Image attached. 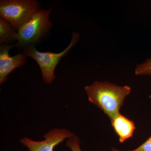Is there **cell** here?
Returning <instances> with one entry per match:
<instances>
[{
	"label": "cell",
	"instance_id": "cell-1",
	"mask_svg": "<svg viewBox=\"0 0 151 151\" xmlns=\"http://www.w3.org/2000/svg\"><path fill=\"white\" fill-rule=\"evenodd\" d=\"M85 90L89 101L101 109L112 122L120 113V108L131 92V88L108 81H96L85 86Z\"/></svg>",
	"mask_w": 151,
	"mask_h": 151
},
{
	"label": "cell",
	"instance_id": "cell-2",
	"mask_svg": "<svg viewBox=\"0 0 151 151\" xmlns=\"http://www.w3.org/2000/svg\"><path fill=\"white\" fill-rule=\"evenodd\" d=\"M51 10L40 9L19 27L15 47L23 51L40 42L52 27L49 17Z\"/></svg>",
	"mask_w": 151,
	"mask_h": 151
},
{
	"label": "cell",
	"instance_id": "cell-3",
	"mask_svg": "<svg viewBox=\"0 0 151 151\" xmlns=\"http://www.w3.org/2000/svg\"><path fill=\"white\" fill-rule=\"evenodd\" d=\"M79 38V33L73 32L70 44L64 50L60 53L38 51L34 46L28 47L22 52L27 56L32 58L37 62L40 67L44 82L46 84H51L56 78L54 71L57 65L61 58L66 55L78 42Z\"/></svg>",
	"mask_w": 151,
	"mask_h": 151
},
{
	"label": "cell",
	"instance_id": "cell-4",
	"mask_svg": "<svg viewBox=\"0 0 151 151\" xmlns=\"http://www.w3.org/2000/svg\"><path fill=\"white\" fill-rule=\"evenodd\" d=\"M35 0H1L0 17L5 19L17 31L37 11L40 9Z\"/></svg>",
	"mask_w": 151,
	"mask_h": 151
},
{
	"label": "cell",
	"instance_id": "cell-5",
	"mask_svg": "<svg viewBox=\"0 0 151 151\" xmlns=\"http://www.w3.org/2000/svg\"><path fill=\"white\" fill-rule=\"evenodd\" d=\"M73 135L66 129H55L45 134L43 141L38 142L24 137L21 139L20 142L29 151H53L55 147Z\"/></svg>",
	"mask_w": 151,
	"mask_h": 151
},
{
	"label": "cell",
	"instance_id": "cell-6",
	"mask_svg": "<svg viewBox=\"0 0 151 151\" xmlns=\"http://www.w3.org/2000/svg\"><path fill=\"white\" fill-rule=\"evenodd\" d=\"M15 45L1 44L0 46V84L6 82L10 73L26 63V55L23 52L11 56L9 52Z\"/></svg>",
	"mask_w": 151,
	"mask_h": 151
},
{
	"label": "cell",
	"instance_id": "cell-7",
	"mask_svg": "<svg viewBox=\"0 0 151 151\" xmlns=\"http://www.w3.org/2000/svg\"><path fill=\"white\" fill-rule=\"evenodd\" d=\"M111 122L113 129L119 136L120 142H124L132 137L136 129L132 121L120 113Z\"/></svg>",
	"mask_w": 151,
	"mask_h": 151
},
{
	"label": "cell",
	"instance_id": "cell-8",
	"mask_svg": "<svg viewBox=\"0 0 151 151\" xmlns=\"http://www.w3.org/2000/svg\"><path fill=\"white\" fill-rule=\"evenodd\" d=\"M17 32L5 19L0 17V43L9 44L17 41Z\"/></svg>",
	"mask_w": 151,
	"mask_h": 151
},
{
	"label": "cell",
	"instance_id": "cell-9",
	"mask_svg": "<svg viewBox=\"0 0 151 151\" xmlns=\"http://www.w3.org/2000/svg\"><path fill=\"white\" fill-rule=\"evenodd\" d=\"M135 73L137 75L151 76V58H148L145 62L137 65L135 68Z\"/></svg>",
	"mask_w": 151,
	"mask_h": 151
},
{
	"label": "cell",
	"instance_id": "cell-10",
	"mask_svg": "<svg viewBox=\"0 0 151 151\" xmlns=\"http://www.w3.org/2000/svg\"><path fill=\"white\" fill-rule=\"evenodd\" d=\"M80 141L79 138L73 135L68 139L66 145L72 151H82L80 146Z\"/></svg>",
	"mask_w": 151,
	"mask_h": 151
},
{
	"label": "cell",
	"instance_id": "cell-11",
	"mask_svg": "<svg viewBox=\"0 0 151 151\" xmlns=\"http://www.w3.org/2000/svg\"><path fill=\"white\" fill-rule=\"evenodd\" d=\"M128 151H151V136L137 148Z\"/></svg>",
	"mask_w": 151,
	"mask_h": 151
},
{
	"label": "cell",
	"instance_id": "cell-12",
	"mask_svg": "<svg viewBox=\"0 0 151 151\" xmlns=\"http://www.w3.org/2000/svg\"><path fill=\"white\" fill-rule=\"evenodd\" d=\"M112 151H120L119 150H117V149L115 148H113L112 149Z\"/></svg>",
	"mask_w": 151,
	"mask_h": 151
}]
</instances>
